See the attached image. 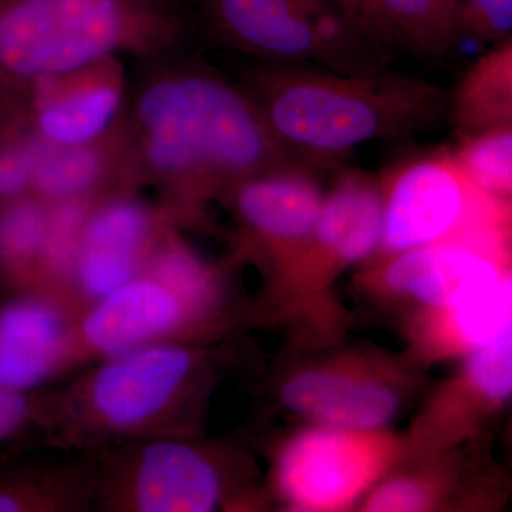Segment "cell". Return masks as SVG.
Here are the masks:
<instances>
[{"instance_id":"cell-11","label":"cell","mask_w":512,"mask_h":512,"mask_svg":"<svg viewBox=\"0 0 512 512\" xmlns=\"http://www.w3.org/2000/svg\"><path fill=\"white\" fill-rule=\"evenodd\" d=\"M386 453L370 431H306L279 456L276 480L293 507L328 511L345 507L382 471Z\"/></svg>"},{"instance_id":"cell-1","label":"cell","mask_w":512,"mask_h":512,"mask_svg":"<svg viewBox=\"0 0 512 512\" xmlns=\"http://www.w3.org/2000/svg\"><path fill=\"white\" fill-rule=\"evenodd\" d=\"M143 63L123 111L128 183L157 188L185 225L255 175L329 167L285 146L244 87L217 70L181 53Z\"/></svg>"},{"instance_id":"cell-16","label":"cell","mask_w":512,"mask_h":512,"mask_svg":"<svg viewBox=\"0 0 512 512\" xmlns=\"http://www.w3.org/2000/svg\"><path fill=\"white\" fill-rule=\"evenodd\" d=\"M28 140L32 163L30 195L37 200L53 204L133 190L127 180L123 116L109 133L92 143L56 146L29 131Z\"/></svg>"},{"instance_id":"cell-17","label":"cell","mask_w":512,"mask_h":512,"mask_svg":"<svg viewBox=\"0 0 512 512\" xmlns=\"http://www.w3.org/2000/svg\"><path fill=\"white\" fill-rule=\"evenodd\" d=\"M293 412L338 429L372 431L386 426L399 410V397L375 380L326 370L301 373L282 389Z\"/></svg>"},{"instance_id":"cell-14","label":"cell","mask_w":512,"mask_h":512,"mask_svg":"<svg viewBox=\"0 0 512 512\" xmlns=\"http://www.w3.org/2000/svg\"><path fill=\"white\" fill-rule=\"evenodd\" d=\"M121 59L43 80L30 92L29 133L56 146L92 143L123 116L128 83Z\"/></svg>"},{"instance_id":"cell-9","label":"cell","mask_w":512,"mask_h":512,"mask_svg":"<svg viewBox=\"0 0 512 512\" xmlns=\"http://www.w3.org/2000/svg\"><path fill=\"white\" fill-rule=\"evenodd\" d=\"M185 227L177 212L140 191L121 190L94 204L84 224L72 274V292L83 308L99 301L144 268L173 229Z\"/></svg>"},{"instance_id":"cell-7","label":"cell","mask_w":512,"mask_h":512,"mask_svg":"<svg viewBox=\"0 0 512 512\" xmlns=\"http://www.w3.org/2000/svg\"><path fill=\"white\" fill-rule=\"evenodd\" d=\"M86 454L97 512H211L239 497L231 458L198 436L131 441Z\"/></svg>"},{"instance_id":"cell-10","label":"cell","mask_w":512,"mask_h":512,"mask_svg":"<svg viewBox=\"0 0 512 512\" xmlns=\"http://www.w3.org/2000/svg\"><path fill=\"white\" fill-rule=\"evenodd\" d=\"M84 308L62 293H9L0 301V386L45 389L76 372V326Z\"/></svg>"},{"instance_id":"cell-13","label":"cell","mask_w":512,"mask_h":512,"mask_svg":"<svg viewBox=\"0 0 512 512\" xmlns=\"http://www.w3.org/2000/svg\"><path fill=\"white\" fill-rule=\"evenodd\" d=\"M320 168H276L235 185L225 200L238 222L239 248L285 266L311 237L323 194Z\"/></svg>"},{"instance_id":"cell-27","label":"cell","mask_w":512,"mask_h":512,"mask_svg":"<svg viewBox=\"0 0 512 512\" xmlns=\"http://www.w3.org/2000/svg\"><path fill=\"white\" fill-rule=\"evenodd\" d=\"M32 191V163L28 133L15 143L0 146V205L29 197Z\"/></svg>"},{"instance_id":"cell-2","label":"cell","mask_w":512,"mask_h":512,"mask_svg":"<svg viewBox=\"0 0 512 512\" xmlns=\"http://www.w3.org/2000/svg\"><path fill=\"white\" fill-rule=\"evenodd\" d=\"M211 387L200 345H154L103 357L46 389L43 446L90 453L131 441L195 437Z\"/></svg>"},{"instance_id":"cell-22","label":"cell","mask_w":512,"mask_h":512,"mask_svg":"<svg viewBox=\"0 0 512 512\" xmlns=\"http://www.w3.org/2000/svg\"><path fill=\"white\" fill-rule=\"evenodd\" d=\"M457 164L481 191L510 200L512 191V124L460 137L451 150Z\"/></svg>"},{"instance_id":"cell-20","label":"cell","mask_w":512,"mask_h":512,"mask_svg":"<svg viewBox=\"0 0 512 512\" xmlns=\"http://www.w3.org/2000/svg\"><path fill=\"white\" fill-rule=\"evenodd\" d=\"M446 117L458 137L512 124V37L468 67L447 96Z\"/></svg>"},{"instance_id":"cell-25","label":"cell","mask_w":512,"mask_h":512,"mask_svg":"<svg viewBox=\"0 0 512 512\" xmlns=\"http://www.w3.org/2000/svg\"><path fill=\"white\" fill-rule=\"evenodd\" d=\"M46 389L20 392L0 386V443L28 437L40 440L45 426Z\"/></svg>"},{"instance_id":"cell-8","label":"cell","mask_w":512,"mask_h":512,"mask_svg":"<svg viewBox=\"0 0 512 512\" xmlns=\"http://www.w3.org/2000/svg\"><path fill=\"white\" fill-rule=\"evenodd\" d=\"M380 187L383 227L377 251L387 256L471 232L510 227L508 200L471 183L451 150L397 164Z\"/></svg>"},{"instance_id":"cell-24","label":"cell","mask_w":512,"mask_h":512,"mask_svg":"<svg viewBox=\"0 0 512 512\" xmlns=\"http://www.w3.org/2000/svg\"><path fill=\"white\" fill-rule=\"evenodd\" d=\"M467 375L474 389L494 402L507 399L512 390V326L497 338L471 350Z\"/></svg>"},{"instance_id":"cell-5","label":"cell","mask_w":512,"mask_h":512,"mask_svg":"<svg viewBox=\"0 0 512 512\" xmlns=\"http://www.w3.org/2000/svg\"><path fill=\"white\" fill-rule=\"evenodd\" d=\"M225 308L220 269L191 247L181 228L144 268L87 306L76 326V370L103 357L154 345H200Z\"/></svg>"},{"instance_id":"cell-28","label":"cell","mask_w":512,"mask_h":512,"mask_svg":"<svg viewBox=\"0 0 512 512\" xmlns=\"http://www.w3.org/2000/svg\"><path fill=\"white\" fill-rule=\"evenodd\" d=\"M427 491L416 480L397 478L375 491L366 504L372 512H410L426 507Z\"/></svg>"},{"instance_id":"cell-18","label":"cell","mask_w":512,"mask_h":512,"mask_svg":"<svg viewBox=\"0 0 512 512\" xmlns=\"http://www.w3.org/2000/svg\"><path fill=\"white\" fill-rule=\"evenodd\" d=\"M53 451L0 468V512H92L94 471L86 453Z\"/></svg>"},{"instance_id":"cell-23","label":"cell","mask_w":512,"mask_h":512,"mask_svg":"<svg viewBox=\"0 0 512 512\" xmlns=\"http://www.w3.org/2000/svg\"><path fill=\"white\" fill-rule=\"evenodd\" d=\"M444 313L451 335L464 348L473 350L491 342L512 326L511 275Z\"/></svg>"},{"instance_id":"cell-4","label":"cell","mask_w":512,"mask_h":512,"mask_svg":"<svg viewBox=\"0 0 512 512\" xmlns=\"http://www.w3.org/2000/svg\"><path fill=\"white\" fill-rule=\"evenodd\" d=\"M191 33L183 0H0V74L30 94L103 60L180 55Z\"/></svg>"},{"instance_id":"cell-15","label":"cell","mask_w":512,"mask_h":512,"mask_svg":"<svg viewBox=\"0 0 512 512\" xmlns=\"http://www.w3.org/2000/svg\"><path fill=\"white\" fill-rule=\"evenodd\" d=\"M382 227L380 183L359 171H348L323 194L311 237L285 266L325 271L357 264L377 252Z\"/></svg>"},{"instance_id":"cell-26","label":"cell","mask_w":512,"mask_h":512,"mask_svg":"<svg viewBox=\"0 0 512 512\" xmlns=\"http://www.w3.org/2000/svg\"><path fill=\"white\" fill-rule=\"evenodd\" d=\"M460 37L495 45L511 37L512 0H458Z\"/></svg>"},{"instance_id":"cell-3","label":"cell","mask_w":512,"mask_h":512,"mask_svg":"<svg viewBox=\"0 0 512 512\" xmlns=\"http://www.w3.org/2000/svg\"><path fill=\"white\" fill-rule=\"evenodd\" d=\"M239 84L285 146L328 165L363 144L416 136L447 116L441 87L387 69L259 63Z\"/></svg>"},{"instance_id":"cell-21","label":"cell","mask_w":512,"mask_h":512,"mask_svg":"<svg viewBox=\"0 0 512 512\" xmlns=\"http://www.w3.org/2000/svg\"><path fill=\"white\" fill-rule=\"evenodd\" d=\"M49 205L29 197L0 205V291H47L45 242ZM52 292V291H50Z\"/></svg>"},{"instance_id":"cell-12","label":"cell","mask_w":512,"mask_h":512,"mask_svg":"<svg viewBox=\"0 0 512 512\" xmlns=\"http://www.w3.org/2000/svg\"><path fill=\"white\" fill-rule=\"evenodd\" d=\"M510 228L487 229L389 256L384 282L393 291L447 312L510 274Z\"/></svg>"},{"instance_id":"cell-6","label":"cell","mask_w":512,"mask_h":512,"mask_svg":"<svg viewBox=\"0 0 512 512\" xmlns=\"http://www.w3.org/2000/svg\"><path fill=\"white\" fill-rule=\"evenodd\" d=\"M218 43L261 63L343 73L387 69V52L335 0H198Z\"/></svg>"},{"instance_id":"cell-19","label":"cell","mask_w":512,"mask_h":512,"mask_svg":"<svg viewBox=\"0 0 512 512\" xmlns=\"http://www.w3.org/2000/svg\"><path fill=\"white\" fill-rule=\"evenodd\" d=\"M360 25L377 46L446 57L460 37L458 0H360Z\"/></svg>"},{"instance_id":"cell-29","label":"cell","mask_w":512,"mask_h":512,"mask_svg":"<svg viewBox=\"0 0 512 512\" xmlns=\"http://www.w3.org/2000/svg\"><path fill=\"white\" fill-rule=\"evenodd\" d=\"M335 2L362 28L360 25V0H335Z\"/></svg>"}]
</instances>
